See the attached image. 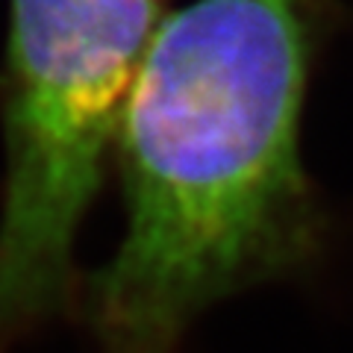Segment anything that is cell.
I'll use <instances>...</instances> for the list:
<instances>
[{
    "instance_id": "obj_1",
    "label": "cell",
    "mask_w": 353,
    "mask_h": 353,
    "mask_svg": "<svg viewBox=\"0 0 353 353\" xmlns=\"http://www.w3.org/2000/svg\"><path fill=\"white\" fill-rule=\"evenodd\" d=\"M327 24L330 0H194L159 18L115 141L124 236L85 283L103 353H183L206 309L321 256L303 112Z\"/></svg>"
},
{
    "instance_id": "obj_2",
    "label": "cell",
    "mask_w": 353,
    "mask_h": 353,
    "mask_svg": "<svg viewBox=\"0 0 353 353\" xmlns=\"http://www.w3.org/2000/svg\"><path fill=\"white\" fill-rule=\"evenodd\" d=\"M159 0H12L0 83V353L74 301V248L103 185Z\"/></svg>"
}]
</instances>
